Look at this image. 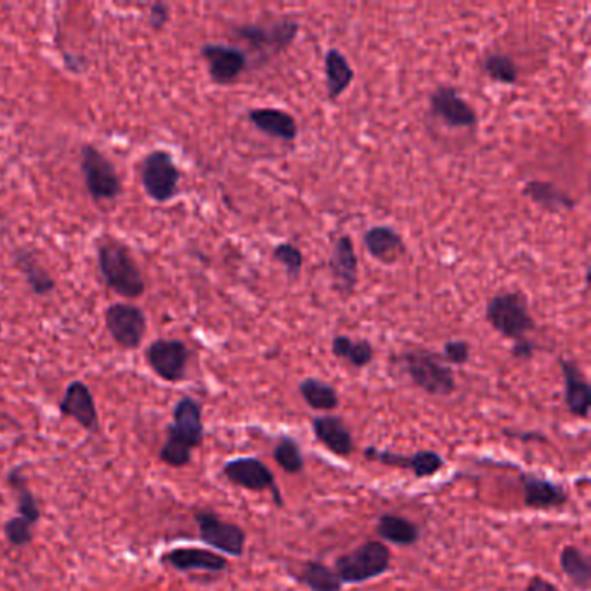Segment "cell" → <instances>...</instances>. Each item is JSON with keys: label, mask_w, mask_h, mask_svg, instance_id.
<instances>
[{"label": "cell", "mask_w": 591, "mask_h": 591, "mask_svg": "<svg viewBox=\"0 0 591 591\" xmlns=\"http://www.w3.org/2000/svg\"><path fill=\"white\" fill-rule=\"evenodd\" d=\"M205 437L203 410L195 397L182 396L174 406L172 423L167 427V439L160 449V462L172 468L188 467L193 451L200 448Z\"/></svg>", "instance_id": "obj_1"}, {"label": "cell", "mask_w": 591, "mask_h": 591, "mask_svg": "<svg viewBox=\"0 0 591 591\" xmlns=\"http://www.w3.org/2000/svg\"><path fill=\"white\" fill-rule=\"evenodd\" d=\"M98 264L106 285L120 297L137 299L146 292L143 273L124 243L103 241L98 248Z\"/></svg>", "instance_id": "obj_2"}, {"label": "cell", "mask_w": 591, "mask_h": 591, "mask_svg": "<svg viewBox=\"0 0 591 591\" xmlns=\"http://www.w3.org/2000/svg\"><path fill=\"white\" fill-rule=\"evenodd\" d=\"M411 382L430 396L448 397L456 390L455 373L444 363L441 354L429 349H408L401 356Z\"/></svg>", "instance_id": "obj_3"}, {"label": "cell", "mask_w": 591, "mask_h": 591, "mask_svg": "<svg viewBox=\"0 0 591 591\" xmlns=\"http://www.w3.org/2000/svg\"><path fill=\"white\" fill-rule=\"evenodd\" d=\"M486 321L494 332L508 340H522L527 338V333L536 328L526 293L515 292L498 293L491 297L486 306Z\"/></svg>", "instance_id": "obj_4"}, {"label": "cell", "mask_w": 591, "mask_h": 591, "mask_svg": "<svg viewBox=\"0 0 591 591\" xmlns=\"http://www.w3.org/2000/svg\"><path fill=\"white\" fill-rule=\"evenodd\" d=\"M392 553L384 541H366L356 550L340 555L335 562V574L342 585H361L389 572Z\"/></svg>", "instance_id": "obj_5"}, {"label": "cell", "mask_w": 591, "mask_h": 591, "mask_svg": "<svg viewBox=\"0 0 591 591\" xmlns=\"http://www.w3.org/2000/svg\"><path fill=\"white\" fill-rule=\"evenodd\" d=\"M80 169L94 202H111L122 195V181L115 165L92 144L82 146Z\"/></svg>", "instance_id": "obj_6"}, {"label": "cell", "mask_w": 591, "mask_h": 591, "mask_svg": "<svg viewBox=\"0 0 591 591\" xmlns=\"http://www.w3.org/2000/svg\"><path fill=\"white\" fill-rule=\"evenodd\" d=\"M181 170L169 151L155 150L146 155L141 165V184L146 195L156 203L174 200L179 191Z\"/></svg>", "instance_id": "obj_7"}, {"label": "cell", "mask_w": 591, "mask_h": 591, "mask_svg": "<svg viewBox=\"0 0 591 591\" xmlns=\"http://www.w3.org/2000/svg\"><path fill=\"white\" fill-rule=\"evenodd\" d=\"M238 39L245 40L248 46L262 56H276L290 49L300 32L299 21L283 18L271 25H238L233 28Z\"/></svg>", "instance_id": "obj_8"}, {"label": "cell", "mask_w": 591, "mask_h": 591, "mask_svg": "<svg viewBox=\"0 0 591 591\" xmlns=\"http://www.w3.org/2000/svg\"><path fill=\"white\" fill-rule=\"evenodd\" d=\"M104 325L115 344L125 351H136L148 332V319L141 307L118 302L104 312Z\"/></svg>", "instance_id": "obj_9"}, {"label": "cell", "mask_w": 591, "mask_h": 591, "mask_svg": "<svg viewBox=\"0 0 591 591\" xmlns=\"http://www.w3.org/2000/svg\"><path fill=\"white\" fill-rule=\"evenodd\" d=\"M196 526L200 531L205 545L214 548V552L231 555V557H243L247 534L238 524L226 522L221 515L212 510H200L195 514Z\"/></svg>", "instance_id": "obj_10"}, {"label": "cell", "mask_w": 591, "mask_h": 591, "mask_svg": "<svg viewBox=\"0 0 591 591\" xmlns=\"http://www.w3.org/2000/svg\"><path fill=\"white\" fill-rule=\"evenodd\" d=\"M222 475L234 486L247 491H254V493L271 491L276 507L281 508L285 505L276 477L271 472V468L267 467L266 463L260 462L259 458L229 460L222 467Z\"/></svg>", "instance_id": "obj_11"}, {"label": "cell", "mask_w": 591, "mask_h": 591, "mask_svg": "<svg viewBox=\"0 0 591 591\" xmlns=\"http://www.w3.org/2000/svg\"><path fill=\"white\" fill-rule=\"evenodd\" d=\"M146 361L156 377L169 384H177L186 378L189 364L188 345L182 340L160 338L146 349Z\"/></svg>", "instance_id": "obj_12"}, {"label": "cell", "mask_w": 591, "mask_h": 591, "mask_svg": "<svg viewBox=\"0 0 591 591\" xmlns=\"http://www.w3.org/2000/svg\"><path fill=\"white\" fill-rule=\"evenodd\" d=\"M430 113L451 129H475L479 115L453 85H437L430 94Z\"/></svg>", "instance_id": "obj_13"}, {"label": "cell", "mask_w": 591, "mask_h": 591, "mask_svg": "<svg viewBox=\"0 0 591 591\" xmlns=\"http://www.w3.org/2000/svg\"><path fill=\"white\" fill-rule=\"evenodd\" d=\"M202 58L207 61L208 75L217 85L234 84L248 66L247 52L228 44H205Z\"/></svg>", "instance_id": "obj_14"}, {"label": "cell", "mask_w": 591, "mask_h": 591, "mask_svg": "<svg viewBox=\"0 0 591 591\" xmlns=\"http://www.w3.org/2000/svg\"><path fill=\"white\" fill-rule=\"evenodd\" d=\"M364 458L370 462L382 463L385 467L401 468V470L413 472L416 479H429L444 468V458L430 449H422V451H416L415 455L408 456L397 455L392 451H382V449L371 446V448L364 449Z\"/></svg>", "instance_id": "obj_15"}, {"label": "cell", "mask_w": 591, "mask_h": 591, "mask_svg": "<svg viewBox=\"0 0 591 591\" xmlns=\"http://www.w3.org/2000/svg\"><path fill=\"white\" fill-rule=\"evenodd\" d=\"M163 566L170 567L174 571L184 572H210L221 574L229 567V562L221 553L207 548L196 546H177L160 557Z\"/></svg>", "instance_id": "obj_16"}, {"label": "cell", "mask_w": 591, "mask_h": 591, "mask_svg": "<svg viewBox=\"0 0 591 591\" xmlns=\"http://www.w3.org/2000/svg\"><path fill=\"white\" fill-rule=\"evenodd\" d=\"M328 269L332 274L333 288L342 297H351L359 281V259L351 236H338L328 260Z\"/></svg>", "instance_id": "obj_17"}, {"label": "cell", "mask_w": 591, "mask_h": 591, "mask_svg": "<svg viewBox=\"0 0 591 591\" xmlns=\"http://www.w3.org/2000/svg\"><path fill=\"white\" fill-rule=\"evenodd\" d=\"M59 413L75 420L89 434H98L101 429L94 396L89 385L80 380H75L66 387L65 396L59 403Z\"/></svg>", "instance_id": "obj_18"}, {"label": "cell", "mask_w": 591, "mask_h": 591, "mask_svg": "<svg viewBox=\"0 0 591 591\" xmlns=\"http://www.w3.org/2000/svg\"><path fill=\"white\" fill-rule=\"evenodd\" d=\"M520 484L524 489V505L533 510H559L566 507L569 494L557 482L545 479L541 475L522 474Z\"/></svg>", "instance_id": "obj_19"}, {"label": "cell", "mask_w": 591, "mask_h": 591, "mask_svg": "<svg viewBox=\"0 0 591 591\" xmlns=\"http://www.w3.org/2000/svg\"><path fill=\"white\" fill-rule=\"evenodd\" d=\"M564 375V399L569 413L578 418H588L591 408V385L578 364L571 359H559Z\"/></svg>", "instance_id": "obj_20"}, {"label": "cell", "mask_w": 591, "mask_h": 591, "mask_svg": "<svg viewBox=\"0 0 591 591\" xmlns=\"http://www.w3.org/2000/svg\"><path fill=\"white\" fill-rule=\"evenodd\" d=\"M364 250L371 259L382 262L385 266H394L397 260L406 254V243L399 231L390 226H373L363 234Z\"/></svg>", "instance_id": "obj_21"}, {"label": "cell", "mask_w": 591, "mask_h": 591, "mask_svg": "<svg viewBox=\"0 0 591 591\" xmlns=\"http://www.w3.org/2000/svg\"><path fill=\"white\" fill-rule=\"evenodd\" d=\"M312 432L330 453L347 458L354 451L351 429L345 425L344 418L337 415H323L312 418Z\"/></svg>", "instance_id": "obj_22"}, {"label": "cell", "mask_w": 591, "mask_h": 591, "mask_svg": "<svg viewBox=\"0 0 591 591\" xmlns=\"http://www.w3.org/2000/svg\"><path fill=\"white\" fill-rule=\"evenodd\" d=\"M248 120L264 136L293 143L299 136V125L292 113L281 108H252Z\"/></svg>", "instance_id": "obj_23"}, {"label": "cell", "mask_w": 591, "mask_h": 591, "mask_svg": "<svg viewBox=\"0 0 591 591\" xmlns=\"http://www.w3.org/2000/svg\"><path fill=\"white\" fill-rule=\"evenodd\" d=\"M323 68H325L326 96L330 101H337L351 87L356 73L352 70L349 59L345 58L344 52L338 49H330L326 52Z\"/></svg>", "instance_id": "obj_24"}, {"label": "cell", "mask_w": 591, "mask_h": 591, "mask_svg": "<svg viewBox=\"0 0 591 591\" xmlns=\"http://www.w3.org/2000/svg\"><path fill=\"white\" fill-rule=\"evenodd\" d=\"M522 195L550 214L571 212L576 207V200L550 181H529L522 189Z\"/></svg>", "instance_id": "obj_25"}, {"label": "cell", "mask_w": 591, "mask_h": 591, "mask_svg": "<svg viewBox=\"0 0 591 591\" xmlns=\"http://www.w3.org/2000/svg\"><path fill=\"white\" fill-rule=\"evenodd\" d=\"M375 531L380 540L397 546H413L422 538L420 527L416 526L415 522L397 514L382 515L378 519Z\"/></svg>", "instance_id": "obj_26"}, {"label": "cell", "mask_w": 591, "mask_h": 591, "mask_svg": "<svg viewBox=\"0 0 591 591\" xmlns=\"http://www.w3.org/2000/svg\"><path fill=\"white\" fill-rule=\"evenodd\" d=\"M6 481L7 486L13 489L14 498H16L18 517L25 519L33 527L37 526L42 519V510L33 496L32 489L28 486V479L23 475V467L11 468L6 475Z\"/></svg>", "instance_id": "obj_27"}, {"label": "cell", "mask_w": 591, "mask_h": 591, "mask_svg": "<svg viewBox=\"0 0 591 591\" xmlns=\"http://www.w3.org/2000/svg\"><path fill=\"white\" fill-rule=\"evenodd\" d=\"M14 266L20 269V273L25 276L26 285L30 286V290L35 295L44 297V295H51L56 290V281L46 267L40 266L39 260L33 257L32 252L18 250Z\"/></svg>", "instance_id": "obj_28"}, {"label": "cell", "mask_w": 591, "mask_h": 591, "mask_svg": "<svg viewBox=\"0 0 591 591\" xmlns=\"http://www.w3.org/2000/svg\"><path fill=\"white\" fill-rule=\"evenodd\" d=\"M560 569L579 590L588 591L591 586V560L578 546H566L560 552Z\"/></svg>", "instance_id": "obj_29"}, {"label": "cell", "mask_w": 591, "mask_h": 591, "mask_svg": "<svg viewBox=\"0 0 591 591\" xmlns=\"http://www.w3.org/2000/svg\"><path fill=\"white\" fill-rule=\"evenodd\" d=\"M299 392L304 403L314 411L328 413V411L337 410L338 404H340V397H338L335 387L325 380H319V378H304L299 384Z\"/></svg>", "instance_id": "obj_30"}, {"label": "cell", "mask_w": 591, "mask_h": 591, "mask_svg": "<svg viewBox=\"0 0 591 591\" xmlns=\"http://www.w3.org/2000/svg\"><path fill=\"white\" fill-rule=\"evenodd\" d=\"M333 356L347 361L352 368H366L375 358V347L368 340H354L347 335H337L332 340Z\"/></svg>", "instance_id": "obj_31"}, {"label": "cell", "mask_w": 591, "mask_h": 591, "mask_svg": "<svg viewBox=\"0 0 591 591\" xmlns=\"http://www.w3.org/2000/svg\"><path fill=\"white\" fill-rule=\"evenodd\" d=\"M297 579L311 591H342L344 588L332 567L325 566L318 560H307Z\"/></svg>", "instance_id": "obj_32"}, {"label": "cell", "mask_w": 591, "mask_h": 591, "mask_svg": "<svg viewBox=\"0 0 591 591\" xmlns=\"http://www.w3.org/2000/svg\"><path fill=\"white\" fill-rule=\"evenodd\" d=\"M484 73L493 82L503 85H514L519 80V68L514 59L503 52H491L484 59Z\"/></svg>", "instance_id": "obj_33"}, {"label": "cell", "mask_w": 591, "mask_h": 591, "mask_svg": "<svg viewBox=\"0 0 591 591\" xmlns=\"http://www.w3.org/2000/svg\"><path fill=\"white\" fill-rule=\"evenodd\" d=\"M274 460L280 465L286 474H300L306 467V460L302 455L299 442L292 436H281L273 451Z\"/></svg>", "instance_id": "obj_34"}, {"label": "cell", "mask_w": 591, "mask_h": 591, "mask_svg": "<svg viewBox=\"0 0 591 591\" xmlns=\"http://www.w3.org/2000/svg\"><path fill=\"white\" fill-rule=\"evenodd\" d=\"M273 260L285 267L286 274L297 280L304 269V254L299 247H295L293 243H280L273 248Z\"/></svg>", "instance_id": "obj_35"}, {"label": "cell", "mask_w": 591, "mask_h": 591, "mask_svg": "<svg viewBox=\"0 0 591 591\" xmlns=\"http://www.w3.org/2000/svg\"><path fill=\"white\" fill-rule=\"evenodd\" d=\"M2 531H4L7 543L13 548H25V546L32 545L33 526L18 515L7 519L2 526Z\"/></svg>", "instance_id": "obj_36"}, {"label": "cell", "mask_w": 591, "mask_h": 591, "mask_svg": "<svg viewBox=\"0 0 591 591\" xmlns=\"http://www.w3.org/2000/svg\"><path fill=\"white\" fill-rule=\"evenodd\" d=\"M470 344L465 340H449L442 347L441 358L444 363L453 366H463L470 361Z\"/></svg>", "instance_id": "obj_37"}, {"label": "cell", "mask_w": 591, "mask_h": 591, "mask_svg": "<svg viewBox=\"0 0 591 591\" xmlns=\"http://www.w3.org/2000/svg\"><path fill=\"white\" fill-rule=\"evenodd\" d=\"M170 20V7L163 2L153 4L150 7V14H148V21L153 30H162L163 26L167 25Z\"/></svg>", "instance_id": "obj_38"}, {"label": "cell", "mask_w": 591, "mask_h": 591, "mask_svg": "<svg viewBox=\"0 0 591 591\" xmlns=\"http://www.w3.org/2000/svg\"><path fill=\"white\" fill-rule=\"evenodd\" d=\"M534 352H536V344H534L531 338L517 340V342H514V347H512V356L522 359V361L533 358Z\"/></svg>", "instance_id": "obj_39"}, {"label": "cell", "mask_w": 591, "mask_h": 591, "mask_svg": "<svg viewBox=\"0 0 591 591\" xmlns=\"http://www.w3.org/2000/svg\"><path fill=\"white\" fill-rule=\"evenodd\" d=\"M524 591H560L559 586L543 578L540 574H536L533 578L529 579Z\"/></svg>", "instance_id": "obj_40"}, {"label": "cell", "mask_w": 591, "mask_h": 591, "mask_svg": "<svg viewBox=\"0 0 591 591\" xmlns=\"http://www.w3.org/2000/svg\"><path fill=\"white\" fill-rule=\"evenodd\" d=\"M0 333H2V325H0Z\"/></svg>", "instance_id": "obj_41"}]
</instances>
